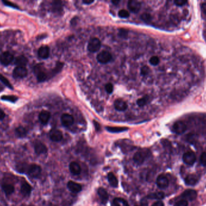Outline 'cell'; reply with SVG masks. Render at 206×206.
Wrapping results in <instances>:
<instances>
[{"label": "cell", "instance_id": "obj_30", "mask_svg": "<svg viewBox=\"0 0 206 206\" xmlns=\"http://www.w3.org/2000/svg\"><path fill=\"white\" fill-rule=\"evenodd\" d=\"M106 129L110 132H121L125 131L128 129L127 128H123V127H106Z\"/></svg>", "mask_w": 206, "mask_h": 206}, {"label": "cell", "instance_id": "obj_51", "mask_svg": "<svg viewBox=\"0 0 206 206\" xmlns=\"http://www.w3.org/2000/svg\"><path fill=\"white\" fill-rule=\"evenodd\" d=\"M4 90V88H3V87L1 85V84H0V92H1L3 90Z\"/></svg>", "mask_w": 206, "mask_h": 206}, {"label": "cell", "instance_id": "obj_47", "mask_svg": "<svg viewBox=\"0 0 206 206\" xmlns=\"http://www.w3.org/2000/svg\"><path fill=\"white\" fill-rule=\"evenodd\" d=\"M201 10L202 11V12L205 14H206V3H204L203 4H202L201 5Z\"/></svg>", "mask_w": 206, "mask_h": 206}, {"label": "cell", "instance_id": "obj_41", "mask_svg": "<svg viewBox=\"0 0 206 206\" xmlns=\"http://www.w3.org/2000/svg\"><path fill=\"white\" fill-rule=\"evenodd\" d=\"M3 3H4V4L5 6H9V7H12V8H15V9H19V7L14 4V3H12L10 1H3Z\"/></svg>", "mask_w": 206, "mask_h": 206}, {"label": "cell", "instance_id": "obj_2", "mask_svg": "<svg viewBox=\"0 0 206 206\" xmlns=\"http://www.w3.org/2000/svg\"><path fill=\"white\" fill-rule=\"evenodd\" d=\"M101 46V43L100 40L96 37L92 38L89 41L88 45V49L89 52L92 53H95L98 52Z\"/></svg>", "mask_w": 206, "mask_h": 206}, {"label": "cell", "instance_id": "obj_42", "mask_svg": "<svg viewBox=\"0 0 206 206\" xmlns=\"http://www.w3.org/2000/svg\"><path fill=\"white\" fill-rule=\"evenodd\" d=\"M106 90L109 94H111L113 91V86L112 84H107L106 85Z\"/></svg>", "mask_w": 206, "mask_h": 206}, {"label": "cell", "instance_id": "obj_53", "mask_svg": "<svg viewBox=\"0 0 206 206\" xmlns=\"http://www.w3.org/2000/svg\"><path fill=\"white\" fill-rule=\"evenodd\" d=\"M135 206H139V205H135Z\"/></svg>", "mask_w": 206, "mask_h": 206}, {"label": "cell", "instance_id": "obj_4", "mask_svg": "<svg viewBox=\"0 0 206 206\" xmlns=\"http://www.w3.org/2000/svg\"><path fill=\"white\" fill-rule=\"evenodd\" d=\"M13 60H14L13 55L9 52H3L1 54V56H0V63H1V64L5 66L9 65Z\"/></svg>", "mask_w": 206, "mask_h": 206}, {"label": "cell", "instance_id": "obj_5", "mask_svg": "<svg viewBox=\"0 0 206 206\" xmlns=\"http://www.w3.org/2000/svg\"><path fill=\"white\" fill-rule=\"evenodd\" d=\"M28 174L33 178H37L39 177V175L41 174V168L37 164H31V165L28 166L27 169Z\"/></svg>", "mask_w": 206, "mask_h": 206}, {"label": "cell", "instance_id": "obj_26", "mask_svg": "<svg viewBox=\"0 0 206 206\" xmlns=\"http://www.w3.org/2000/svg\"><path fill=\"white\" fill-rule=\"evenodd\" d=\"M164 197V194L163 192H161L153 193L149 194L147 196V198L149 199H158V200H160V199H163Z\"/></svg>", "mask_w": 206, "mask_h": 206}, {"label": "cell", "instance_id": "obj_1", "mask_svg": "<svg viewBox=\"0 0 206 206\" xmlns=\"http://www.w3.org/2000/svg\"><path fill=\"white\" fill-rule=\"evenodd\" d=\"M34 72L39 82H42L47 79V74L45 71L44 67L42 64H38L36 65L34 68Z\"/></svg>", "mask_w": 206, "mask_h": 206}, {"label": "cell", "instance_id": "obj_24", "mask_svg": "<svg viewBox=\"0 0 206 206\" xmlns=\"http://www.w3.org/2000/svg\"><path fill=\"white\" fill-rule=\"evenodd\" d=\"M108 180H109L110 184L112 187L116 188L118 186V180H117L116 177H115V175L113 173L110 172L108 174Z\"/></svg>", "mask_w": 206, "mask_h": 206}, {"label": "cell", "instance_id": "obj_25", "mask_svg": "<svg viewBox=\"0 0 206 206\" xmlns=\"http://www.w3.org/2000/svg\"><path fill=\"white\" fill-rule=\"evenodd\" d=\"M2 188L4 191V192H5V193L7 195L13 193L14 192V190H15V188L12 186V185L9 184H3L2 186Z\"/></svg>", "mask_w": 206, "mask_h": 206}, {"label": "cell", "instance_id": "obj_52", "mask_svg": "<svg viewBox=\"0 0 206 206\" xmlns=\"http://www.w3.org/2000/svg\"><path fill=\"white\" fill-rule=\"evenodd\" d=\"M112 3H114V4H115V3H116V4H118V3H119V1H112Z\"/></svg>", "mask_w": 206, "mask_h": 206}, {"label": "cell", "instance_id": "obj_6", "mask_svg": "<svg viewBox=\"0 0 206 206\" xmlns=\"http://www.w3.org/2000/svg\"><path fill=\"white\" fill-rule=\"evenodd\" d=\"M27 70L25 67H16L13 71V76L16 79H22L27 75Z\"/></svg>", "mask_w": 206, "mask_h": 206}, {"label": "cell", "instance_id": "obj_13", "mask_svg": "<svg viewBox=\"0 0 206 206\" xmlns=\"http://www.w3.org/2000/svg\"><path fill=\"white\" fill-rule=\"evenodd\" d=\"M114 107L117 111H123L127 110L128 105L124 100L121 99H118L115 101Z\"/></svg>", "mask_w": 206, "mask_h": 206}, {"label": "cell", "instance_id": "obj_35", "mask_svg": "<svg viewBox=\"0 0 206 206\" xmlns=\"http://www.w3.org/2000/svg\"><path fill=\"white\" fill-rule=\"evenodd\" d=\"M53 9L55 12H60L61 10V4L60 1H54L53 3Z\"/></svg>", "mask_w": 206, "mask_h": 206}, {"label": "cell", "instance_id": "obj_33", "mask_svg": "<svg viewBox=\"0 0 206 206\" xmlns=\"http://www.w3.org/2000/svg\"><path fill=\"white\" fill-rule=\"evenodd\" d=\"M1 99L3 100H6V101L15 103L18 100V98L14 96H1Z\"/></svg>", "mask_w": 206, "mask_h": 206}, {"label": "cell", "instance_id": "obj_48", "mask_svg": "<svg viewBox=\"0 0 206 206\" xmlns=\"http://www.w3.org/2000/svg\"><path fill=\"white\" fill-rule=\"evenodd\" d=\"M141 205L142 206H148V202L146 199H143L141 201Z\"/></svg>", "mask_w": 206, "mask_h": 206}, {"label": "cell", "instance_id": "obj_21", "mask_svg": "<svg viewBox=\"0 0 206 206\" xmlns=\"http://www.w3.org/2000/svg\"><path fill=\"white\" fill-rule=\"evenodd\" d=\"M14 63L18 67H25L28 63V59L24 56H19L15 58Z\"/></svg>", "mask_w": 206, "mask_h": 206}, {"label": "cell", "instance_id": "obj_43", "mask_svg": "<svg viewBox=\"0 0 206 206\" xmlns=\"http://www.w3.org/2000/svg\"><path fill=\"white\" fill-rule=\"evenodd\" d=\"M188 3L187 1H184V0H177V1H174V3L178 6H183L185 4Z\"/></svg>", "mask_w": 206, "mask_h": 206}, {"label": "cell", "instance_id": "obj_16", "mask_svg": "<svg viewBox=\"0 0 206 206\" xmlns=\"http://www.w3.org/2000/svg\"><path fill=\"white\" fill-rule=\"evenodd\" d=\"M47 148L44 143L37 142L34 145V151L38 155L43 154L47 152Z\"/></svg>", "mask_w": 206, "mask_h": 206}, {"label": "cell", "instance_id": "obj_14", "mask_svg": "<svg viewBox=\"0 0 206 206\" xmlns=\"http://www.w3.org/2000/svg\"><path fill=\"white\" fill-rule=\"evenodd\" d=\"M128 7L129 9L133 13H137L139 12L141 8V4L137 1H129L128 3Z\"/></svg>", "mask_w": 206, "mask_h": 206}, {"label": "cell", "instance_id": "obj_49", "mask_svg": "<svg viewBox=\"0 0 206 206\" xmlns=\"http://www.w3.org/2000/svg\"><path fill=\"white\" fill-rule=\"evenodd\" d=\"M94 1H93V0H84L83 3L85 4H90L92 3H94Z\"/></svg>", "mask_w": 206, "mask_h": 206}, {"label": "cell", "instance_id": "obj_45", "mask_svg": "<svg viewBox=\"0 0 206 206\" xmlns=\"http://www.w3.org/2000/svg\"><path fill=\"white\" fill-rule=\"evenodd\" d=\"M152 206H164V204L161 201H158L154 203Z\"/></svg>", "mask_w": 206, "mask_h": 206}, {"label": "cell", "instance_id": "obj_3", "mask_svg": "<svg viewBox=\"0 0 206 206\" xmlns=\"http://www.w3.org/2000/svg\"><path fill=\"white\" fill-rule=\"evenodd\" d=\"M96 59L101 64H107L112 60V56L110 52L107 51H102L98 53Z\"/></svg>", "mask_w": 206, "mask_h": 206}, {"label": "cell", "instance_id": "obj_19", "mask_svg": "<svg viewBox=\"0 0 206 206\" xmlns=\"http://www.w3.org/2000/svg\"><path fill=\"white\" fill-rule=\"evenodd\" d=\"M184 181L186 184L188 185V186H194V185H195L198 182V178L197 175L194 174H191L188 175L186 177V178H185L184 180Z\"/></svg>", "mask_w": 206, "mask_h": 206}, {"label": "cell", "instance_id": "obj_7", "mask_svg": "<svg viewBox=\"0 0 206 206\" xmlns=\"http://www.w3.org/2000/svg\"><path fill=\"white\" fill-rule=\"evenodd\" d=\"M187 129L186 125L183 121H179L175 122L173 127H172V130L173 131L177 134H182Z\"/></svg>", "mask_w": 206, "mask_h": 206}, {"label": "cell", "instance_id": "obj_36", "mask_svg": "<svg viewBox=\"0 0 206 206\" xmlns=\"http://www.w3.org/2000/svg\"><path fill=\"white\" fill-rule=\"evenodd\" d=\"M140 18L143 21L145 22V23H149L151 21V16L150 14H149L148 13H143L141 15Z\"/></svg>", "mask_w": 206, "mask_h": 206}, {"label": "cell", "instance_id": "obj_34", "mask_svg": "<svg viewBox=\"0 0 206 206\" xmlns=\"http://www.w3.org/2000/svg\"><path fill=\"white\" fill-rule=\"evenodd\" d=\"M118 16L122 18H127L129 17L130 13L129 11L126 9H121L118 12Z\"/></svg>", "mask_w": 206, "mask_h": 206}, {"label": "cell", "instance_id": "obj_15", "mask_svg": "<svg viewBox=\"0 0 206 206\" xmlns=\"http://www.w3.org/2000/svg\"><path fill=\"white\" fill-rule=\"evenodd\" d=\"M67 186H68V189L71 192L75 193H79L81 191V189H82L80 184H79L77 182H75L72 181H69L68 183Z\"/></svg>", "mask_w": 206, "mask_h": 206}, {"label": "cell", "instance_id": "obj_46", "mask_svg": "<svg viewBox=\"0 0 206 206\" xmlns=\"http://www.w3.org/2000/svg\"><path fill=\"white\" fill-rule=\"evenodd\" d=\"M5 116L6 114L4 112L1 108H0V120H3L5 117Z\"/></svg>", "mask_w": 206, "mask_h": 206}, {"label": "cell", "instance_id": "obj_10", "mask_svg": "<svg viewBox=\"0 0 206 206\" xmlns=\"http://www.w3.org/2000/svg\"><path fill=\"white\" fill-rule=\"evenodd\" d=\"M157 186L161 189H165L168 188L169 185V181L168 179L163 175H160L157 178Z\"/></svg>", "mask_w": 206, "mask_h": 206}, {"label": "cell", "instance_id": "obj_22", "mask_svg": "<svg viewBox=\"0 0 206 206\" xmlns=\"http://www.w3.org/2000/svg\"><path fill=\"white\" fill-rule=\"evenodd\" d=\"M69 170L73 175H79L81 172V167L76 162H71L69 164Z\"/></svg>", "mask_w": 206, "mask_h": 206}, {"label": "cell", "instance_id": "obj_32", "mask_svg": "<svg viewBox=\"0 0 206 206\" xmlns=\"http://www.w3.org/2000/svg\"><path fill=\"white\" fill-rule=\"evenodd\" d=\"M0 81H1L3 84H4L9 88H10L11 90L13 89L12 84L10 83V82L8 80V79L6 77H5L3 74H1V73H0Z\"/></svg>", "mask_w": 206, "mask_h": 206}, {"label": "cell", "instance_id": "obj_17", "mask_svg": "<svg viewBox=\"0 0 206 206\" xmlns=\"http://www.w3.org/2000/svg\"><path fill=\"white\" fill-rule=\"evenodd\" d=\"M38 56L42 59H47L50 56V48L47 46L40 47L38 50Z\"/></svg>", "mask_w": 206, "mask_h": 206}, {"label": "cell", "instance_id": "obj_27", "mask_svg": "<svg viewBox=\"0 0 206 206\" xmlns=\"http://www.w3.org/2000/svg\"><path fill=\"white\" fill-rule=\"evenodd\" d=\"M115 206H129L128 202L124 199L121 198H116L113 200Z\"/></svg>", "mask_w": 206, "mask_h": 206}, {"label": "cell", "instance_id": "obj_11", "mask_svg": "<svg viewBox=\"0 0 206 206\" xmlns=\"http://www.w3.org/2000/svg\"><path fill=\"white\" fill-rule=\"evenodd\" d=\"M74 117L72 115L69 114H64L61 117V121L64 127H68L71 126L74 123Z\"/></svg>", "mask_w": 206, "mask_h": 206}, {"label": "cell", "instance_id": "obj_9", "mask_svg": "<svg viewBox=\"0 0 206 206\" xmlns=\"http://www.w3.org/2000/svg\"><path fill=\"white\" fill-rule=\"evenodd\" d=\"M183 160L186 164L192 166L196 161V155L193 152H188L183 155Z\"/></svg>", "mask_w": 206, "mask_h": 206}, {"label": "cell", "instance_id": "obj_50", "mask_svg": "<svg viewBox=\"0 0 206 206\" xmlns=\"http://www.w3.org/2000/svg\"><path fill=\"white\" fill-rule=\"evenodd\" d=\"M94 125L95 126V128L96 129V130H99L100 129V126L99 125V123H97L96 121H94Z\"/></svg>", "mask_w": 206, "mask_h": 206}, {"label": "cell", "instance_id": "obj_39", "mask_svg": "<svg viewBox=\"0 0 206 206\" xmlns=\"http://www.w3.org/2000/svg\"><path fill=\"white\" fill-rule=\"evenodd\" d=\"M188 202L186 200L181 199L177 202L174 206H188Z\"/></svg>", "mask_w": 206, "mask_h": 206}, {"label": "cell", "instance_id": "obj_37", "mask_svg": "<svg viewBox=\"0 0 206 206\" xmlns=\"http://www.w3.org/2000/svg\"><path fill=\"white\" fill-rule=\"evenodd\" d=\"M160 62V59L157 56H153L150 58V63L152 65H157Z\"/></svg>", "mask_w": 206, "mask_h": 206}, {"label": "cell", "instance_id": "obj_54", "mask_svg": "<svg viewBox=\"0 0 206 206\" xmlns=\"http://www.w3.org/2000/svg\"><path fill=\"white\" fill-rule=\"evenodd\" d=\"M30 206H33V205H30Z\"/></svg>", "mask_w": 206, "mask_h": 206}, {"label": "cell", "instance_id": "obj_20", "mask_svg": "<svg viewBox=\"0 0 206 206\" xmlns=\"http://www.w3.org/2000/svg\"><path fill=\"white\" fill-rule=\"evenodd\" d=\"M20 192L25 196L30 195L31 192V187L30 185L27 182H23L20 187Z\"/></svg>", "mask_w": 206, "mask_h": 206}, {"label": "cell", "instance_id": "obj_38", "mask_svg": "<svg viewBox=\"0 0 206 206\" xmlns=\"http://www.w3.org/2000/svg\"><path fill=\"white\" fill-rule=\"evenodd\" d=\"M150 70L149 67H147V65H144L140 68V73L143 76L148 75V73H150Z\"/></svg>", "mask_w": 206, "mask_h": 206}, {"label": "cell", "instance_id": "obj_29", "mask_svg": "<svg viewBox=\"0 0 206 206\" xmlns=\"http://www.w3.org/2000/svg\"><path fill=\"white\" fill-rule=\"evenodd\" d=\"M15 132H16V134L18 135V137H19L20 138L24 137L27 135V131H26V129L24 128L21 127L17 128L16 129V130H15Z\"/></svg>", "mask_w": 206, "mask_h": 206}, {"label": "cell", "instance_id": "obj_31", "mask_svg": "<svg viewBox=\"0 0 206 206\" xmlns=\"http://www.w3.org/2000/svg\"><path fill=\"white\" fill-rule=\"evenodd\" d=\"M148 101H149V97L148 96H145L142 98L138 99L137 100V104L139 107H143L144 105H145Z\"/></svg>", "mask_w": 206, "mask_h": 206}, {"label": "cell", "instance_id": "obj_28", "mask_svg": "<svg viewBox=\"0 0 206 206\" xmlns=\"http://www.w3.org/2000/svg\"><path fill=\"white\" fill-rule=\"evenodd\" d=\"M133 160L137 164H142L144 161V157L140 152H136L133 157Z\"/></svg>", "mask_w": 206, "mask_h": 206}, {"label": "cell", "instance_id": "obj_40", "mask_svg": "<svg viewBox=\"0 0 206 206\" xmlns=\"http://www.w3.org/2000/svg\"><path fill=\"white\" fill-rule=\"evenodd\" d=\"M200 163L204 166H206V152H203L200 157Z\"/></svg>", "mask_w": 206, "mask_h": 206}, {"label": "cell", "instance_id": "obj_8", "mask_svg": "<svg viewBox=\"0 0 206 206\" xmlns=\"http://www.w3.org/2000/svg\"><path fill=\"white\" fill-rule=\"evenodd\" d=\"M183 199L186 201H194L197 197V193L195 191L192 189H188L185 191L181 195Z\"/></svg>", "mask_w": 206, "mask_h": 206}, {"label": "cell", "instance_id": "obj_12", "mask_svg": "<svg viewBox=\"0 0 206 206\" xmlns=\"http://www.w3.org/2000/svg\"><path fill=\"white\" fill-rule=\"evenodd\" d=\"M50 138L53 141H60L63 138L62 132L58 129H53L50 132Z\"/></svg>", "mask_w": 206, "mask_h": 206}, {"label": "cell", "instance_id": "obj_23", "mask_svg": "<svg viewBox=\"0 0 206 206\" xmlns=\"http://www.w3.org/2000/svg\"><path fill=\"white\" fill-rule=\"evenodd\" d=\"M98 193L101 202L104 204L106 203L109 199V195L107 191L104 188H100L98 190Z\"/></svg>", "mask_w": 206, "mask_h": 206}, {"label": "cell", "instance_id": "obj_44", "mask_svg": "<svg viewBox=\"0 0 206 206\" xmlns=\"http://www.w3.org/2000/svg\"><path fill=\"white\" fill-rule=\"evenodd\" d=\"M127 31L125 29H121L119 32V35L122 38H126L127 36Z\"/></svg>", "mask_w": 206, "mask_h": 206}, {"label": "cell", "instance_id": "obj_18", "mask_svg": "<svg viewBox=\"0 0 206 206\" xmlns=\"http://www.w3.org/2000/svg\"><path fill=\"white\" fill-rule=\"evenodd\" d=\"M51 117V114L50 112L47 111H42L39 114V119L41 123L43 125H46L48 122L50 118Z\"/></svg>", "mask_w": 206, "mask_h": 206}]
</instances>
